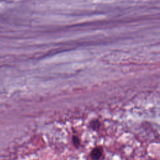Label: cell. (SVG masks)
<instances>
[{"label": "cell", "mask_w": 160, "mask_h": 160, "mask_svg": "<svg viewBox=\"0 0 160 160\" xmlns=\"http://www.w3.org/2000/svg\"><path fill=\"white\" fill-rule=\"evenodd\" d=\"M103 153L102 147L101 146H98L94 147L91 151L90 157L92 160H99Z\"/></svg>", "instance_id": "obj_1"}, {"label": "cell", "mask_w": 160, "mask_h": 160, "mask_svg": "<svg viewBox=\"0 0 160 160\" xmlns=\"http://www.w3.org/2000/svg\"><path fill=\"white\" fill-rule=\"evenodd\" d=\"M101 126L100 121L98 119H92L89 122V127L93 131H97L99 129Z\"/></svg>", "instance_id": "obj_2"}, {"label": "cell", "mask_w": 160, "mask_h": 160, "mask_svg": "<svg viewBox=\"0 0 160 160\" xmlns=\"http://www.w3.org/2000/svg\"><path fill=\"white\" fill-rule=\"evenodd\" d=\"M72 142H73L74 146L76 148H78L80 146V145H81V142H80V139H79V138L76 135H73V136H72Z\"/></svg>", "instance_id": "obj_3"}]
</instances>
